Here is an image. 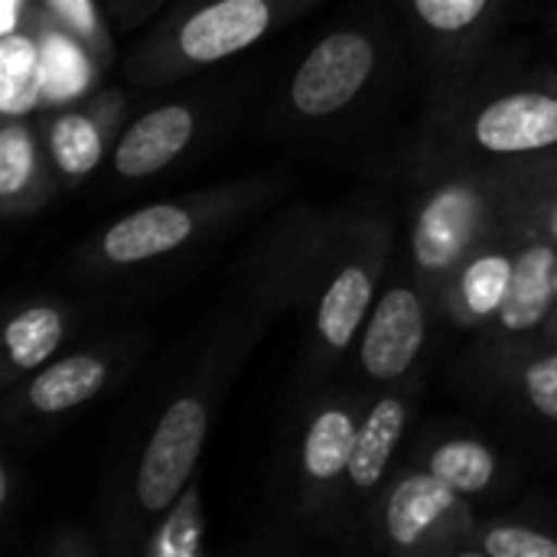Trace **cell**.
I'll return each instance as SVG.
<instances>
[{"label": "cell", "instance_id": "6da1fadb", "mask_svg": "<svg viewBox=\"0 0 557 557\" xmlns=\"http://www.w3.org/2000/svg\"><path fill=\"white\" fill-rule=\"evenodd\" d=\"M238 271L235 290L196 330L180 372L170 375L153 414L131 434L127 450L108 476L101 503L108 555H137L150 522L196 480L225 395L268 326L284 313L248 268Z\"/></svg>", "mask_w": 557, "mask_h": 557}, {"label": "cell", "instance_id": "7a4b0ae2", "mask_svg": "<svg viewBox=\"0 0 557 557\" xmlns=\"http://www.w3.org/2000/svg\"><path fill=\"white\" fill-rule=\"evenodd\" d=\"M395 222L382 206H300L248 248V268L294 313L313 382L352 356L356 336L392 271Z\"/></svg>", "mask_w": 557, "mask_h": 557}, {"label": "cell", "instance_id": "3957f363", "mask_svg": "<svg viewBox=\"0 0 557 557\" xmlns=\"http://www.w3.org/2000/svg\"><path fill=\"white\" fill-rule=\"evenodd\" d=\"M284 189L287 176L281 173H248L144 202L82 238L69 255V277L104 284L153 271L225 235L284 196Z\"/></svg>", "mask_w": 557, "mask_h": 557}, {"label": "cell", "instance_id": "277c9868", "mask_svg": "<svg viewBox=\"0 0 557 557\" xmlns=\"http://www.w3.org/2000/svg\"><path fill=\"white\" fill-rule=\"evenodd\" d=\"M557 150V85L545 69L496 82L480 72L434 98L421 134V157L509 163Z\"/></svg>", "mask_w": 557, "mask_h": 557}, {"label": "cell", "instance_id": "5b68a950", "mask_svg": "<svg viewBox=\"0 0 557 557\" xmlns=\"http://www.w3.org/2000/svg\"><path fill=\"white\" fill-rule=\"evenodd\" d=\"M323 3L326 0H176L134 42L124 75L134 88L176 85L242 55Z\"/></svg>", "mask_w": 557, "mask_h": 557}, {"label": "cell", "instance_id": "8992f818", "mask_svg": "<svg viewBox=\"0 0 557 557\" xmlns=\"http://www.w3.org/2000/svg\"><path fill=\"white\" fill-rule=\"evenodd\" d=\"M499 228V163L418 153L408 212V268L434 297V304H441V294L463 258Z\"/></svg>", "mask_w": 557, "mask_h": 557}, {"label": "cell", "instance_id": "52a82bcc", "mask_svg": "<svg viewBox=\"0 0 557 557\" xmlns=\"http://www.w3.org/2000/svg\"><path fill=\"white\" fill-rule=\"evenodd\" d=\"M392 65L395 36L385 16H349L297 59L271 104V124L284 134L330 127L362 104Z\"/></svg>", "mask_w": 557, "mask_h": 557}, {"label": "cell", "instance_id": "ba28073f", "mask_svg": "<svg viewBox=\"0 0 557 557\" xmlns=\"http://www.w3.org/2000/svg\"><path fill=\"white\" fill-rule=\"evenodd\" d=\"M144 352L147 336L131 330L65 346L42 369L3 392V434L20 444L49 434L55 424H62L65 418L111 392L117 382H124Z\"/></svg>", "mask_w": 557, "mask_h": 557}, {"label": "cell", "instance_id": "9c48e42d", "mask_svg": "<svg viewBox=\"0 0 557 557\" xmlns=\"http://www.w3.org/2000/svg\"><path fill=\"white\" fill-rule=\"evenodd\" d=\"M369 392L362 385L317 388L297 421L294 450L287 463L290 516L307 529H330L336 522L343 480Z\"/></svg>", "mask_w": 557, "mask_h": 557}, {"label": "cell", "instance_id": "30bf717a", "mask_svg": "<svg viewBox=\"0 0 557 557\" xmlns=\"http://www.w3.org/2000/svg\"><path fill=\"white\" fill-rule=\"evenodd\" d=\"M476 522V503L463 499L405 457L379 493L362 525V539L382 555L460 557Z\"/></svg>", "mask_w": 557, "mask_h": 557}, {"label": "cell", "instance_id": "8fae6325", "mask_svg": "<svg viewBox=\"0 0 557 557\" xmlns=\"http://www.w3.org/2000/svg\"><path fill=\"white\" fill-rule=\"evenodd\" d=\"M225 117L228 98L219 91L170 95L144 108L140 114L127 117L124 131L114 140V150L104 163L108 183L117 189H131L157 180L160 173L202 150Z\"/></svg>", "mask_w": 557, "mask_h": 557}, {"label": "cell", "instance_id": "7c38bea8", "mask_svg": "<svg viewBox=\"0 0 557 557\" xmlns=\"http://www.w3.org/2000/svg\"><path fill=\"white\" fill-rule=\"evenodd\" d=\"M437 320V304L411 274V268L395 277L388 271L352 346L359 385L366 392H375L418 379L428 356L431 323Z\"/></svg>", "mask_w": 557, "mask_h": 557}, {"label": "cell", "instance_id": "4fadbf2b", "mask_svg": "<svg viewBox=\"0 0 557 557\" xmlns=\"http://www.w3.org/2000/svg\"><path fill=\"white\" fill-rule=\"evenodd\" d=\"M421 385L424 382L418 375V379L369 392V401H366V411H362V421L356 431V444L349 454L333 532L362 535V525H366L379 493L385 490L395 467L405 460L401 454H405V441H408V431L414 421Z\"/></svg>", "mask_w": 557, "mask_h": 557}, {"label": "cell", "instance_id": "5bb4252c", "mask_svg": "<svg viewBox=\"0 0 557 557\" xmlns=\"http://www.w3.org/2000/svg\"><path fill=\"white\" fill-rule=\"evenodd\" d=\"M405 16L441 98L483 69L506 0H405Z\"/></svg>", "mask_w": 557, "mask_h": 557}, {"label": "cell", "instance_id": "9a60e30c", "mask_svg": "<svg viewBox=\"0 0 557 557\" xmlns=\"http://www.w3.org/2000/svg\"><path fill=\"white\" fill-rule=\"evenodd\" d=\"M131 98L124 88H98L82 101L39 111V131L62 189L82 186L101 170L114 150L117 134L127 124Z\"/></svg>", "mask_w": 557, "mask_h": 557}, {"label": "cell", "instance_id": "2e32d148", "mask_svg": "<svg viewBox=\"0 0 557 557\" xmlns=\"http://www.w3.org/2000/svg\"><path fill=\"white\" fill-rule=\"evenodd\" d=\"M516 261H519V235L509 228L493 232L486 242H480L463 264L454 271L441 294V320L454 330L483 336L493 320L499 317L512 281H516Z\"/></svg>", "mask_w": 557, "mask_h": 557}, {"label": "cell", "instance_id": "e0dca14e", "mask_svg": "<svg viewBox=\"0 0 557 557\" xmlns=\"http://www.w3.org/2000/svg\"><path fill=\"white\" fill-rule=\"evenodd\" d=\"M82 326V307L62 294H23L3 313L0 339V392L55 359Z\"/></svg>", "mask_w": 557, "mask_h": 557}, {"label": "cell", "instance_id": "ac0fdd59", "mask_svg": "<svg viewBox=\"0 0 557 557\" xmlns=\"http://www.w3.org/2000/svg\"><path fill=\"white\" fill-rule=\"evenodd\" d=\"M473 366L519 414L557 431V339L539 336L509 346H476Z\"/></svg>", "mask_w": 557, "mask_h": 557}, {"label": "cell", "instance_id": "d6986e66", "mask_svg": "<svg viewBox=\"0 0 557 557\" xmlns=\"http://www.w3.org/2000/svg\"><path fill=\"white\" fill-rule=\"evenodd\" d=\"M408 460H414L421 470H428L470 503L496 499L512 486L506 454L470 428L437 424L424 431Z\"/></svg>", "mask_w": 557, "mask_h": 557}, {"label": "cell", "instance_id": "ffe728a7", "mask_svg": "<svg viewBox=\"0 0 557 557\" xmlns=\"http://www.w3.org/2000/svg\"><path fill=\"white\" fill-rule=\"evenodd\" d=\"M62 183L46 150L36 117H3L0 124V215L23 222L39 215Z\"/></svg>", "mask_w": 557, "mask_h": 557}, {"label": "cell", "instance_id": "44dd1931", "mask_svg": "<svg viewBox=\"0 0 557 557\" xmlns=\"http://www.w3.org/2000/svg\"><path fill=\"white\" fill-rule=\"evenodd\" d=\"M516 235H519L516 281L499 317L480 336L483 346H509V343H525V339H539L548 333V320L555 307L557 248L535 235H522V232Z\"/></svg>", "mask_w": 557, "mask_h": 557}, {"label": "cell", "instance_id": "7402d4cb", "mask_svg": "<svg viewBox=\"0 0 557 557\" xmlns=\"http://www.w3.org/2000/svg\"><path fill=\"white\" fill-rule=\"evenodd\" d=\"M503 228L545 238L557 248V150L499 163Z\"/></svg>", "mask_w": 557, "mask_h": 557}, {"label": "cell", "instance_id": "603a6c76", "mask_svg": "<svg viewBox=\"0 0 557 557\" xmlns=\"http://www.w3.org/2000/svg\"><path fill=\"white\" fill-rule=\"evenodd\" d=\"M42 16V13H39ZM46 95V52L39 23L0 39V114L26 117L39 108Z\"/></svg>", "mask_w": 557, "mask_h": 557}, {"label": "cell", "instance_id": "cb8c5ba5", "mask_svg": "<svg viewBox=\"0 0 557 557\" xmlns=\"http://www.w3.org/2000/svg\"><path fill=\"white\" fill-rule=\"evenodd\" d=\"M460 557H557V522L529 512L480 516Z\"/></svg>", "mask_w": 557, "mask_h": 557}, {"label": "cell", "instance_id": "d4e9b609", "mask_svg": "<svg viewBox=\"0 0 557 557\" xmlns=\"http://www.w3.org/2000/svg\"><path fill=\"white\" fill-rule=\"evenodd\" d=\"M144 557H199L206 555V512L199 480H193L147 529L137 545Z\"/></svg>", "mask_w": 557, "mask_h": 557}, {"label": "cell", "instance_id": "484cf974", "mask_svg": "<svg viewBox=\"0 0 557 557\" xmlns=\"http://www.w3.org/2000/svg\"><path fill=\"white\" fill-rule=\"evenodd\" d=\"M46 16L72 39L82 46V52L101 69L111 62L114 46H111V33L104 26V10L95 7V0H39Z\"/></svg>", "mask_w": 557, "mask_h": 557}, {"label": "cell", "instance_id": "4316f807", "mask_svg": "<svg viewBox=\"0 0 557 557\" xmlns=\"http://www.w3.org/2000/svg\"><path fill=\"white\" fill-rule=\"evenodd\" d=\"M36 552L46 557H98L104 552V539L88 529H55L36 545Z\"/></svg>", "mask_w": 557, "mask_h": 557}, {"label": "cell", "instance_id": "83f0119b", "mask_svg": "<svg viewBox=\"0 0 557 557\" xmlns=\"http://www.w3.org/2000/svg\"><path fill=\"white\" fill-rule=\"evenodd\" d=\"M170 0H101V10L108 13V23L117 33H134L140 29L150 16L166 10Z\"/></svg>", "mask_w": 557, "mask_h": 557}, {"label": "cell", "instance_id": "f1b7e54d", "mask_svg": "<svg viewBox=\"0 0 557 557\" xmlns=\"http://www.w3.org/2000/svg\"><path fill=\"white\" fill-rule=\"evenodd\" d=\"M16 503H20V473H16L13 457H3V467H0V519H3V525L13 522V516L20 509Z\"/></svg>", "mask_w": 557, "mask_h": 557}, {"label": "cell", "instance_id": "f546056e", "mask_svg": "<svg viewBox=\"0 0 557 557\" xmlns=\"http://www.w3.org/2000/svg\"><path fill=\"white\" fill-rule=\"evenodd\" d=\"M545 336L557 339V284H555V307H552V320H548V333H545Z\"/></svg>", "mask_w": 557, "mask_h": 557}, {"label": "cell", "instance_id": "4dcf8cb0", "mask_svg": "<svg viewBox=\"0 0 557 557\" xmlns=\"http://www.w3.org/2000/svg\"><path fill=\"white\" fill-rule=\"evenodd\" d=\"M545 72H548V78H552V82H555V85H557V62H555V65H548Z\"/></svg>", "mask_w": 557, "mask_h": 557}]
</instances>
